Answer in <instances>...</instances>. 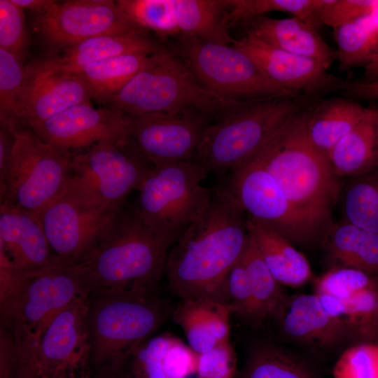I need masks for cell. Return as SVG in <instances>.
<instances>
[{
    "mask_svg": "<svg viewBox=\"0 0 378 378\" xmlns=\"http://www.w3.org/2000/svg\"><path fill=\"white\" fill-rule=\"evenodd\" d=\"M223 183L248 216L293 244H307L317 239L274 178L252 158L232 168Z\"/></svg>",
    "mask_w": 378,
    "mask_h": 378,
    "instance_id": "14",
    "label": "cell"
},
{
    "mask_svg": "<svg viewBox=\"0 0 378 378\" xmlns=\"http://www.w3.org/2000/svg\"><path fill=\"white\" fill-rule=\"evenodd\" d=\"M172 51L202 87L224 99L241 102L299 94L272 82L249 56L232 45L181 36Z\"/></svg>",
    "mask_w": 378,
    "mask_h": 378,
    "instance_id": "10",
    "label": "cell"
},
{
    "mask_svg": "<svg viewBox=\"0 0 378 378\" xmlns=\"http://www.w3.org/2000/svg\"><path fill=\"white\" fill-rule=\"evenodd\" d=\"M121 368L114 372L116 376L113 378H134L132 374L131 373L130 369H128L126 372H120Z\"/></svg>",
    "mask_w": 378,
    "mask_h": 378,
    "instance_id": "51",
    "label": "cell"
},
{
    "mask_svg": "<svg viewBox=\"0 0 378 378\" xmlns=\"http://www.w3.org/2000/svg\"><path fill=\"white\" fill-rule=\"evenodd\" d=\"M174 337L167 332L151 337L133 352L128 363L134 378H166L162 359Z\"/></svg>",
    "mask_w": 378,
    "mask_h": 378,
    "instance_id": "42",
    "label": "cell"
},
{
    "mask_svg": "<svg viewBox=\"0 0 378 378\" xmlns=\"http://www.w3.org/2000/svg\"><path fill=\"white\" fill-rule=\"evenodd\" d=\"M152 168L128 139L100 142L73 153L65 188L102 205H124Z\"/></svg>",
    "mask_w": 378,
    "mask_h": 378,
    "instance_id": "11",
    "label": "cell"
},
{
    "mask_svg": "<svg viewBox=\"0 0 378 378\" xmlns=\"http://www.w3.org/2000/svg\"><path fill=\"white\" fill-rule=\"evenodd\" d=\"M241 260L246 270L251 290L254 306L253 328H256L261 327L270 319L285 295L281 290V284L273 277L263 261L250 234Z\"/></svg>",
    "mask_w": 378,
    "mask_h": 378,
    "instance_id": "34",
    "label": "cell"
},
{
    "mask_svg": "<svg viewBox=\"0 0 378 378\" xmlns=\"http://www.w3.org/2000/svg\"><path fill=\"white\" fill-rule=\"evenodd\" d=\"M321 96L299 94L234 102L206 126L195 160L222 181L223 175Z\"/></svg>",
    "mask_w": 378,
    "mask_h": 378,
    "instance_id": "4",
    "label": "cell"
},
{
    "mask_svg": "<svg viewBox=\"0 0 378 378\" xmlns=\"http://www.w3.org/2000/svg\"><path fill=\"white\" fill-rule=\"evenodd\" d=\"M123 209L93 202L64 188L38 216L55 254L69 266L89 251Z\"/></svg>",
    "mask_w": 378,
    "mask_h": 378,
    "instance_id": "12",
    "label": "cell"
},
{
    "mask_svg": "<svg viewBox=\"0 0 378 378\" xmlns=\"http://www.w3.org/2000/svg\"><path fill=\"white\" fill-rule=\"evenodd\" d=\"M377 11L378 0H316V4L318 20L333 29Z\"/></svg>",
    "mask_w": 378,
    "mask_h": 378,
    "instance_id": "40",
    "label": "cell"
},
{
    "mask_svg": "<svg viewBox=\"0 0 378 378\" xmlns=\"http://www.w3.org/2000/svg\"><path fill=\"white\" fill-rule=\"evenodd\" d=\"M378 286V280L358 270L334 267L314 282L316 293L349 299L356 293Z\"/></svg>",
    "mask_w": 378,
    "mask_h": 378,
    "instance_id": "39",
    "label": "cell"
},
{
    "mask_svg": "<svg viewBox=\"0 0 378 378\" xmlns=\"http://www.w3.org/2000/svg\"><path fill=\"white\" fill-rule=\"evenodd\" d=\"M246 223L263 261L278 283L296 288L312 278L309 261L290 241L248 215Z\"/></svg>",
    "mask_w": 378,
    "mask_h": 378,
    "instance_id": "26",
    "label": "cell"
},
{
    "mask_svg": "<svg viewBox=\"0 0 378 378\" xmlns=\"http://www.w3.org/2000/svg\"><path fill=\"white\" fill-rule=\"evenodd\" d=\"M35 22L48 44L64 49L97 36L142 29L111 0L57 1Z\"/></svg>",
    "mask_w": 378,
    "mask_h": 378,
    "instance_id": "16",
    "label": "cell"
},
{
    "mask_svg": "<svg viewBox=\"0 0 378 378\" xmlns=\"http://www.w3.org/2000/svg\"><path fill=\"white\" fill-rule=\"evenodd\" d=\"M247 214L223 182L212 188L204 211L172 245L165 270L181 300L208 299L230 306L228 274L249 237Z\"/></svg>",
    "mask_w": 378,
    "mask_h": 378,
    "instance_id": "1",
    "label": "cell"
},
{
    "mask_svg": "<svg viewBox=\"0 0 378 378\" xmlns=\"http://www.w3.org/2000/svg\"><path fill=\"white\" fill-rule=\"evenodd\" d=\"M365 81H370L378 78V55L374 57L371 62L364 68Z\"/></svg>",
    "mask_w": 378,
    "mask_h": 378,
    "instance_id": "50",
    "label": "cell"
},
{
    "mask_svg": "<svg viewBox=\"0 0 378 378\" xmlns=\"http://www.w3.org/2000/svg\"><path fill=\"white\" fill-rule=\"evenodd\" d=\"M12 1L22 8L34 11L38 15L48 12L57 2L52 0H12Z\"/></svg>",
    "mask_w": 378,
    "mask_h": 378,
    "instance_id": "49",
    "label": "cell"
},
{
    "mask_svg": "<svg viewBox=\"0 0 378 378\" xmlns=\"http://www.w3.org/2000/svg\"><path fill=\"white\" fill-rule=\"evenodd\" d=\"M340 71L368 66L378 55V21L363 18L334 29Z\"/></svg>",
    "mask_w": 378,
    "mask_h": 378,
    "instance_id": "33",
    "label": "cell"
},
{
    "mask_svg": "<svg viewBox=\"0 0 378 378\" xmlns=\"http://www.w3.org/2000/svg\"><path fill=\"white\" fill-rule=\"evenodd\" d=\"M4 128L11 134L12 146L0 186L1 206L38 216L63 192L73 153L44 142L24 122H11Z\"/></svg>",
    "mask_w": 378,
    "mask_h": 378,
    "instance_id": "8",
    "label": "cell"
},
{
    "mask_svg": "<svg viewBox=\"0 0 378 378\" xmlns=\"http://www.w3.org/2000/svg\"><path fill=\"white\" fill-rule=\"evenodd\" d=\"M244 24L246 31L264 42L312 58L327 69L337 60L336 50L323 40L318 30L298 18H273L265 15Z\"/></svg>",
    "mask_w": 378,
    "mask_h": 378,
    "instance_id": "23",
    "label": "cell"
},
{
    "mask_svg": "<svg viewBox=\"0 0 378 378\" xmlns=\"http://www.w3.org/2000/svg\"><path fill=\"white\" fill-rule=\"evenodd\" d=\"M237 357L230 340L198 354L197 378H236Z\"/></svg>",
    "mask_w": 378,
    "mask_h": 378,
    "instance_id": "44",
    "label": "cell"
},
{
    "mask_svg": "<svg viewBox=\"0 0 378 378\" xmlns=\"http://www.w3.org/2000/svg\"><path fill=\"white\" fill-rule=\"evenodd\" d=\"M16 57L0 48V120L1 125L19 121L27 72Z\"/></svg>",
    "mask_w": 378,
    "mask_h": 378,
    "instance_id": "38",
    "label": "cell"
},
{
    "mask_svg": "<svg viewBox=\"0 0 378 378\" xmlns=\"http://www.w3.org/2000/svg\"><path fill=\"white\" fill-rule=\"evenodd\" d=\"M208 174L196 160L154 166L132 207L149 227L173 245L211 200L212 188L202 184Z\"/></svg>",
    "mask_w": 378,
    "mask_h": 378,
    "instance_id": "9",
    "label": "cell"
},
{
    "mask_svg": "<svg viewBox=\"0 0 378 378\" xmlns=\"http://www.w3.org/2000/svg\"><path fill=\"white\" fill-rule=\"evenodd\" d=\"M375 109V120H376V125H377V130L378 133V105L374 107Z\"/></svg>",
    "mask_w": 378,
    "mask_h": 378,
    "instance_id": "52",
    "label": "cell"
},
{
    "mask_svg": "<svg viewBox=\"0 0 378 378\" xmlns=\"http://www.w3.org/2000/svg\"><path fill=\"white\" fill-rule=\"evenodd\" d=\"M232 46L249 56L272 82L297 94L340 91L345 81L329 74L318 62L272 46L248 31Z\"/></svg>",
    "mask_w": 378,
    "mask_h": 378,
    "instance_id": "18",
    "label": "cell"
},
{
    "mask_svg": "<svg viewBox=\"0 0 378 378\" xmlns=\"http://www.w3.org/2000/svg\"><path fill=\"white\" fill-rule=\"evenodd\" d=\"M198 354L179 338L174 337L162 359L166 378H188L196 374Z\"/></svg>",
    "mask_w": 378,
    "mask_h": 378,
    "instance_id": "46",
    "label": "cell"
},
{
    "mask_svg": "<svg viewBox=\"0 0 378 378\" xmlns=\"http://www.w3.org/2000/svg\"><path fill=\"white\" fill-rule=\"evenodd\" d=\"M84 293L71 269L60 266L26 279L1 304V328L9 333L15 349L9 378L29 376L43 332L60 312Z\"/></svg>",
    "mask_w": 378,
    "mask_h": 378,
    "instance_id": "6",
    "label": "cell"
},
{
    "mask_svg": "<svg viewBox=\"0 0 378 378\" xmlns=\"http://www.w3.org/2000/svg\"><path fill=\"white\" fill-rule=\"evenodd\" d=\"M230 307L208 299L181 300L172 318L183 330L189 346L202 354L230 340Z\"/></svg>",
    "mask_w": 378,
    "mask_h": 378,
    "instance_id": "24",
    "label": "cell"
},
{
    "mask_svg": "<svg viewBox=\"0 0 378 378\" xmlns=\"http://www.w3.org/2000/svg\"><path fill=\"white\" fill-rule=\"evenodd\" d=\"M322 244L335 267L358 270L378 280V234L343 219L332 224Z\"/></svg>",
    "mask_w": 378,
    "mask_h": 378,
    "instance_id": "27",
    "label": "cell"
},
{
    "mask_svg": "<svg viewBox=\"0 0 378 378\" xmlns=\"http://www.w3.org/2000/svg\"><path fill=\"white\" fill-rule=\"evenodd\" d=\"M309 107L287 121L249 157L274 178L295 211L317 239L321 235L323 239L332 225L341 182L328 156L307 139Z\"/></svg>",
    "mask_w": 378,
    "mask_h": 378,
    "instance_id": "2",
    "label": "cell"
},
{
    "mask_svg": "<svg viewBox=\"0 0 378 378\" xmlns=\"http://www.w3.org/2000/svg\"><path fill=\"white\" fill-rule=\"evenodd\" d=\"M174 308L156 293L106 290L90 294L92 365L112 372L169 318Z\"/></svg>",
    "mask_w": 378,
    "mask_h": 378,
    "instance_id": "5",
    "label": "cell"
},
{
    "mask_svg": "<svg viewBox=\"0 0 378 378\" xmlns=\"http://www.w3.org/2000/svg\"><path fill=\"white\" fill-rule=\"evenodd\" d=\"M227 288L232 314L253 327V300L248 276L241 258L228 274Z\"/></svg>",
    "mask_w": 378,
    "mask_h": 378,
    "instance_id": "45",
    "label": "cell"
},
{
    "mask_svg": "<svg viewBox=\"0 0 378 378\" xmlns=\"http://www.w3.org/2000/svg\"><path fill=\"white\" fill-rule=\"evenodd\" d=\"M163 49L148 31L138 29L87 39L64 49L61 55L34 66L38 71L50 73L76 74L90 64L107 58L131 53L151 55Z\"/></svg>",
    "mask_w": 378,
    "mask_h": 378,
    "instance_id": "22",
    "label": "cell"
},
{
    "mask_svg": "<svg viewBox=\"0 0 378 378\" xmlns=\"http://www.w3.org/2000/svg\"><path fill=\"white\" fill-rule=\"evenodd\" d=\"M209 119L195 109L127 115L128 141L153 167L195 160Z\"/></svg>",
    "mask_w": 378,
    "mask_h": 378,
    "instance_id": "15",
    "label": "cell"
},
{
    "mask_svg": "<svg viewBox=\"0 0 378 378\" xmlns=\"http://www.w3.org/2000/svg\"><path fill=\"white\" fill-rule=\"evenodd\" d=\"M344 220L378 234V167L351 177L343 196Z\"/></svg>",
    "mask_w": 378,
    "mask_h": 378,
    "instance_id": "35",
    "label": "cell"
},
{
    "mask_svg": "<svg viewBox=\"0 0 378 378\" xmlns=\"http://www.w3.org/2000/svg\"><path fill=\"white\" fill-rule=\"evenodd\" d=\"M25 124L44 142L69 151L128 139L127 114L111 106L94 108L90 103L71 106L43 121Z\"/></svg>",
    "mask_w": 378,
    "mask_h": 378,
    "instance_id": "17",
    "label": "cell"
},
{
    "mask_svg": "<svg viewBox=\"0 0 378 378\" xmlns=\"http://www.w3.org/2000/svg\"><path fill=\"white\" fill-rule=\"evenodd\" d=\"M234 102L202 87L183 60L164 48L148 55L107 104L127 115L195 109L215 119Z\"/></svg>",
    "mask_w": 378,
    "mask_h": 378,
    "instance_id": "7",
    "label": "cell"
},
{
    "mask_svg": "<svg viewBox=\"0 0 378 378\" xmlns=\"http://www.w3.org/2000/svg\"><path fill=\"white\" fill-rule=\"evenodd\" d=\"M172 246L132 206L123 209L89 251L69 267L89 294L106 290L156 293Z\"/></svg>",
    "mask_w": 378,
    "mask_h": 378,
    "instance_id": "3",
    "label": "cell"
},
{
    "mask_svg": "<svg viewBox=\"0 0 378 378\" xmlns=\"http://www.w3.org/2000/svg\"><path fill=\"white\" fill-rule=\"evenodd\" d=\"M150 55L131 53L90 64L74 74L85 83L90 98L108 103L138 72Z\"/></svg>",
    "mask_w": 378,
    "mask_h": 378,
    "instance_id": "32",
    "label": "cell"
},
{
    "mask_svg": "<svg viewBox=\"0 0 378 378\" xmlns=\"http://www.w3.org/2000/svg\"><path fill=\"white\" fill-rule=\"evenodd\" d=\"M367 108L351 99H319L307 113L306 134L310 144L326 154L363 118Z\"/></svg>",
    "mask_w": 378,
    "mask_h": 378,
    "instance_id": "25",
    "label": "cell"
},
{
    "mask_svg": "<svg viewBox=\"0 0 378 378\" xmlns=\"http://www.w3.org/2000/svg\"><path fill=\"white\" fill-rule=\"evenodd\" d=\"M236 378H318L312 367L300 356L270 341L248 348Z\"/></svg>",
    "mask_w": 378,
    "mask_h": 378,
    "instance_id": "31",
    "label": "cell"
},
{
    "mask_svg": "<svg viewBox=\"0 0 378 378\" xmlns=\"http://www.w3.org/2000/svg\"><path fill=\"white\" fill-rule=\"evenodd\" d=\"M333 378H378V344L363 343L347 348L332 368Z\"/></svg>",
    "mask_w": 378,
    "mask_h": 378,
    "instance_id": "41",
    "label": "cell"
},
{
    "mask_svg": "<svg viewBox=\"0 0 378 378\" xmlns=\"http://www.w3.org/2000/svg\"><path fill=\"white\" fill-rule=\"evenodd\" d=\"M229 27L270 12L288 13L317 30L321 27L316 15V0H226Z\"/></svg>",
    "mask_w": 378,
    "mask_h": 378,
    "instance_id": "36",
    "label": "cell"
},
{
    "mask_svg": "<svg viewBox=\"0 0 378 378\" xmlns=\"http://www.w3.org/2000/svg\"><path fill=\"white\" fill-rule=\"evenodd\" d=\"M12 146L11 134L5 128L0 131V186L3 184L10 156Z\"/></svg>",
    "mask_w": 378,
    "mask_h": 378,
    "instance_id": "48",
    "label": "cell"
},
{
    "mask_svg": "<svg viewBox=\"0 0 378 378\" xmlns=\"http://www.w3.org/2000/svg\"><path fill=\"white\" fill-rule=\"evenodd\" d=\"M0 251L22 278L66 266L52 251L38 216L1 206Z\"/></svg>",
    "mask_w": 378,
    "mask_h": 378,
    "instance_id": "19",
    "label": "cell"
},
{
    "mask_svg": "<svg viewBox=\"0 0 378 378\" xmlns=\"http://www.w3.org/2000/svg\"><path fill=\"white\" fill-rule=\"evenodd\" d=\"M322 304L331 316L344 323L354 344H378V286L365 289L349 299L327 295Z\"/></svg>",
    "mask_w": 378,
    "mask_h": 378,
    "instance_id": "30",
    "label": "cell"
},
{
    "mask_svg": "<svg viewBox=\"0 0 378 378\" xmlns=\"http://www.w3.org/2000/svg\"><path fill=\"white\" fill-rule=\"evenodd\" d=\"M118 7L139 28L160 38L180 34L172 0H118Z\"/></svg>",
    "mask_w": 378,
    "mask_h": 378,
    "instance_id": "37",
    "label": "cell"
},
{
    "mask_svg": "<svg viewBox=\"0 0 378 378\" xmlns=\"http://www.w3.org/2000/svg\"><path fill=\"white\" fill-rule=\"evenodd\" d=\"M24 8L0 0V48L21 59L26 43Z\"/></svg>",
    "mask_w": 378,
    "mask_h": 378,
    "instance_id": "43",
    "label": "cell"
},
{
    "mask_svg": "<svg viewBox=\"0 0 378 378\" xmlns=\"http://www.w3.org/2000/svg\"><path fill=\"white\" fill-rule=\"evenodd\" d=\"M180 35L232 45L226 0H172Z\"/></svg>",
    "mask_w": 378,
    "mask_h": 378,
    "instance_id": "29",
    "label": "cell"
},
{
    "mask_svg": "<svg viewBox=\"0 0 378 378\" xmlns=\"http://www.w3.org/2000/svg\"><path fill=\"white\" fill-rule=\"evenodd\" d=\"M340 92L353 99L374 101L378 104V78L359 82L345 80Z\"/></svg>",
    "mask_w": 378,
    "mask_h": 378,
    "instance_id": "47",
    "label": "cell"
},
{
    "mask_svg": "<svg viewBox=\"0 0 378 378\" xmlns=\"http://www.w3.org/2000/svg\"><path fill=\"white\" fill-rule=\"evenodd\" d=\"M27 72L20 122L43 121L71 106L90 103L88 88L76 74L42 71L34 66Z\"/></svg>",
    "mask_w": 378,
    "mask_h": 378,
    "instance_id": "21",
    "label": "cell"
},
{
    "mask_svg": "<svg viewBox=\"0 0 378 378\" xmlns=\"http://www.w3.org/2000/svg\"><path fill=\"white\" fill-rule=\"evenodd\" d=\"M270 318L287 338L317 349L349 340L344 323L326 312L316 293L285 295Z\"/></svg>",
    "mask_w": 378,
    "mask_h": 378,
    "instance_id": "20",
    "label": "cell"
},
{
    "mask_svg": "<svg viewBox=\"0 0 378 378\" xmlns=\"http://www.w3.org/2000/svg\"><path fill=\"white\" fill-rule=\"evenodd\" d=\"M89 306L84 293L57 315L41 336L27 378H92Z\"/></svg>",
    "mask_w": 378,
    "mask_h": 378,
    "instance_id": "13",
    "label": "cell"
},
{
    "mask_svg": "<svg viewBox=\"0 0 378 378\" xmlns=\"http://www.w3.org/2000/svg\"><path fill=\"white\" fill-rule=\"evenodd\" d=\"M336 174L350 177L378 167V133L374 107L367 108L360 122L327 155Z\"/></svg>",
    "mask_w": 378,
    "mask_h": 378,
    "instance_id": "28",
    "label": "cell"
}]
</instances>
